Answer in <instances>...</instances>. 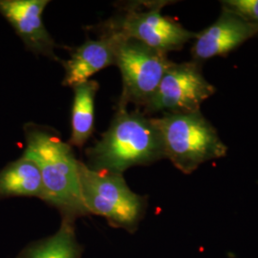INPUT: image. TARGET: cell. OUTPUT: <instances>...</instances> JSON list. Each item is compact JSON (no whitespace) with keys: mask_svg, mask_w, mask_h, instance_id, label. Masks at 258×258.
<instances>
[{"mask_svg":"<svg viewBox=\"0 0 258 258\" xmlns=\"http://www.w3.org/2000/svg\"><path fill=\"white\" fill-rule=\"evenodd\" d=\"M89 167L121 174L130 166L148 165L165 158L160 131L153 118L143 112H129L118 104L109 128L87 148Z\"/></svg>","mask_w":258,"mask_h":258,"instance_id":"obj_1","label":"cell"},{"mask_svg":"<svg viewBox=\"0 0 258 258\" xmlns=\"http://www.w3.org/2000/svg\"><path fill=\"white\" fill-rule=\"evenodd\" d=\"M24 134L22 157L33 161L40 170L43 200L66 213H87L81 192L79 160L69 143L55 130L36 123L25 124Z\"/></svg>","mask_w":258,"mask_h":258,"instance_id":"obj_2","label":"cell"},{"mask_svg":"<svg viewBox=\"0 0 258 258\" xmlns=\"http://www.w3.org/2000/svg\"><path fill=\"white\" fill-rule=\"evenodd\" d=\"M153 120L162 137L165 158L185 174L227 154V146L200 110L164 113Z\"/></svg>","mask_w":258,"mask_h":258,"instance_id":"obj_3","label":"cell"},{"mask_svg":"<svg viewBox=\"0 0 258 258\" xmlns=\"http://www.w3.org/2000/svg\"><path fill=\"white\" fill-rule=\"evenodd\" d=\"M171 1H132L122 5L120 14L102 23V32H111L132 38L168 53L181 50L197 36L179 22L162 15V9Z\"/></svg>","mask_w":258,"mask_h":258,"instance_id":"obj_4","label":"cell"},{"mask_svg":"<svg viewBox=\"0 0 258 258\" xmlns=\"http://www.w3.org/2000/svg\"><path fill=\"white\" fill-rule=\"evenodd\" d=\"M115 35L118 37L116 65L122 78V91L118 104L126 107L128 103H133L145 107L173 61L167 57V53L138 40Z\"/></svg>","mask_w":258,"mask_h":258,"instance_id":"obj_5","label":"cell"},{"mask_svg":"<svg viewBox=\"0 0 258 258\" xmlns=\"http://www.w3.org/2000/svg\"><path fill=\"white\" fill-rule=\"evenodd\" d=\"M83 204L88 212L122 226H132L144 211V198L134 194L121 174L95 170L79 161Z\"/></svg>","mask_w":258,"mask_h":258,"instance_id":"obj_6","label":"cell"},{"mask_svg":"<svg viewBox=\"0 0 258 258\" xmlns=\"http://www.w3.org/2000/svg\"><path fill=\"white\" fill-rule=\"evenodd\" d=\"M216 91L202 73L201 63L173 62L164 75L151 100L144 107V114L156 112L188 113L200 106Z\"/></svg>","mask_w":258,"mask_h":258,"instance_id":"obj_7","label":"cell"},{"mask_svg":"<svg viewBox=\"0 0 258 258\" xmlns=\"http://www.w3.org/2000/svg\"><path fill=\"white\" fill-rule=\"evenodd\" d=\"M48 0H0V14L14 28L26 49L36 55L58 60L55 40L43 23Z\"/></svg>","mask_w":258,"mask_h":258,"instance_id":"obj_8","label":"cell"},{"mask_svg":"<svg viewBox=\"0 0 258 258\" xmlns=\"http://www.w3.org/2000/svg\"><path fill=\"white\" fill-rule=\"evenodd\" d=\"M255 36H258L256 25L222 8L218 19L195 37L191 48L192 60L202 64L205 60L215 56H227Z\"/></svg>","mask_w":258,"mask_h":258,"instance_id":"obj_9","label":"cell"},{"mask_svg":"<svg viewBox=\"0 0 258 258\" xmlns=\"http://www.w3.org/2000/svg\"><path fill=\"white\" fill-rule=\"evenodd\" d=\"M117 41V35L102 32L99 39L86 40L75 49L70 58L62 61L65 71L62 84L73 88L89 81L102 69L116 65Z\"/></svg>","mask_w":258,"mask_h":258,"instance_id":"obj_10","label":"cell"},{"mask_svg":"<svg viewBox=\"0 0 258 258\" xmlns=\"http://www.w3.org/2000/svg\"><path fill=\"white\" fill-rule=\"evenodd\" d=\"M34 196L43 199L42 178L37 165L21 156L0 171V197Z\"/></svg>","mask_w":258,"mask_h":258,"instance_id":"obj_11","label":"cell"},{"mask_svg":"<svg viewBox=\"0 0 258 258\" xmlns=\"http://www.w3.org/2000/svg\"><path fill=\"white\" fill-rule=\"evenodd\" d=\"M74 100L71 112V137L69 145L83 148L92 136L95 120V99L99 83L89 80L72 88Z\"/></svg>","mask_w":258,"mask_h":258,"instance_id":"obj_12","label":"cell"},{"mask_svg":"<svg viewBox=\"0 0 258 258\" xmlns=\"http://www.w3.org/2000/svg\"><path fill=\"white\" fill-rule=\"evenodd\" d=\"M77 254L73 230L64 222L55 235L31 249L26 258H77Z\"/></svg>","mask_w":258,"mask_h":258,"instance_id":"obj_13","label":"cell"},{"mask_svg":"<svg viewBox=\"0 0 258 258\" xmlns=\"http://www.w3.org/2000/svg\"><path fill=\"white\" fill-rule=\"evenodd\" d=\"M221 6L258 27V0H224Z\"/></svg>","mask_w":258,"mask_h":258,"instance_id":"obj_14","label":"cell"}]
</instances>
